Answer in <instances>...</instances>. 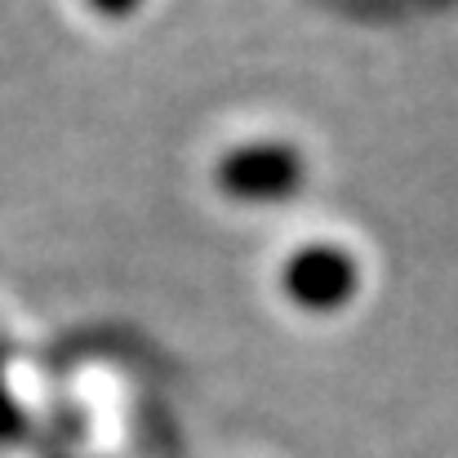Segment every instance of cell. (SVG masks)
I'll list each match as a JSON object with an SVG mask.
<instances>
[{
  "instance_id": "obj_3",
  "label": "cell",
  "mask_w": 458,
  "mask_h": 458,
  "mask_svg": "<svg viewBox=\"0 0 458 458\" xmlns=\"http://www.w3.org/2000/svg\"><path fill=\"white\" fill-rule=\"evenodd\" d=\"M22 432H27V414L18 410V401L9 396V387H4V374H0V445H13V441H22Z\"/></svg>"
},
{
  "instance_id": "obj_1",
  "label": "cell",
  "mask_w": 458,
  "mask_h": 458,
  "mask_svg": "<svg viewBox=\"0 0 458 458\" xmlns=\"http://www.w3.org/2000/svg\"><path fill=\"white\" fill-rule=\"evenodd\" d=\"M214 187L232 205H250V209L290 205L307 187V160L285 139H250L218 156Z\"/></svg>"
},
{
  "instance_id": "obj_4",
  "label": "cell",
  "mask_w": 458,
  "mask_h": 458,
  "mask_svg": "<svg viewBox=\"0 0 458 458\" xmlns=\"http://www.w3.org/2000/svg\"><path fill=\"white\" fill-rule=\"evenodd\" d=\"M85 9L94 18H103V22H125V18H134L143 9V0H85Z\"/></svg>"
},
{
  "instance_id": "obj_2",
  "label": "cell",
  "mask_w": 458,
  "mask_h": 458,
  "mask_svg": "<svg viewBox=\"0 0 458 458\" xmlns=\"http://www.w3.org/2000/svg\"><path fill=\"white\" fill-rule=\"evenodd\" d=\"M281 294L307 316H334L356 303L360 263L338 241H307L281 263Z\"/></svg>"
}]
</instances>
